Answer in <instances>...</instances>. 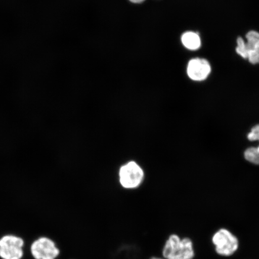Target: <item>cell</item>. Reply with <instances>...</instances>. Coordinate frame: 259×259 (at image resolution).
Segmentation results:
<instances>
[{"instance_id":"30bf717a","label":"cell","mask_w":259,"mask_h":259,"mask_svg":"<svg viewBox=\"0 0 259 259\" xmlns=\"http://www.w3.org/2000/svg\"><path fill=\"white\" fill-rule=\"evenodd\" d=\"M238 47L236 48V52L244 58H248V51L246 44L241 37H239L237 40Z\"/></svg>"},{"instance_id":"7a4b0ae2","label":"cell","mask_w":259,"mask_h":259,"mask_svg":"<svg viewBox=\"0 0 259 259\" xmlns=\"http://www.w3.org/2000/svg\"><path fill=\"white\" fill-rule=\"evenodd\" d=\"M212 242L217 253L223 257L231 256L239 248L238 238L225 228L219 229L213 235Z\"/></svg>"},{"instance_id":"ba28073f","label":"cell","mask_w":259,"mask_h":259,"mask_svg":"<svg viewBox=\"0 0 259 259\" xmlns=\"http://www.w3.org/2000/svg\"><path fill=\"white\" fill-rule=\"evenodd\" d=\"M249 141H259V125L254 126L248 135ZM245 159L251 163L259 164V146L257 148H250L245 151Z\"/></svg>"},{"instance_id":"6da1fadb","label":"cell","mask_w":259,"mask_h":259,"mask_svg":"<svg viewBox=\"0 0 259 259\" xmlns=\"http://www.w3.org/2000/svg\"><path fill=\"white\" fill-rule=\"evenodd\" d=\"M163 255L166 259H193L195 252L192 239L170 235L165 243Z\"/></svg>"},{"instance_id":"8992f818","label":"cell","mask_w":259,"mask_h":259,"mask_svg":"<svg viewBox=\"0 0 259 259\" xmlns=\"http://www.w3.org/2000/svg\"><path fill=\"white\" fill-rule=\"evenodd\" d=\"M210 72V66L206 60L195 58L191 60L188 65V75L194 80L205 79Z\"/></svg>"},{"instance_id":"5b68a950","label":"cell","mask_w":259,"mask_h":259,"mask_svg":"<svg viewBox=\"0 0 259 259\" xmlns=\"http://www.w3.org/2000/svg\"><path fill=\"white\" fill-rule=\"evenodd\" d=\"M143 177V170L135 162H130L124 165L119 171V179L121 185L127 189L138 187Z\"/></svg>"},{"instance_id":"277c9868","label":"cell","mask_w":259,"mask_h":259,"mask_svg":"<svg viewBox=\"0 0 259 259\" xmlns=\"http://www.w3.org/2000/svg\"><path fill=\"white\" fill-rule=\"evenodd\" d=\"M30 251L35 259H56L60 254L56 243L47 237L39 238L32 242Z\"/></svg>"},{"instance_id":"9c48e42d","label":"cell","mask_w":259,"mask_h":259,"mask_svg":"<svg viewBox=\"0 0 259 259\" xmlns=\"http://www.w3.org/2000/svg\"><path fill=\"white\" fill-rule=\"evenodd\" d=\"M184 46L191 50H196L199 48L200 42L199 35L193 32H187L181 38Z\"/></svg>"},{"instance_id":"7c38bea8","label":"cell","mask_w":259,"mask_h":259,"mask_svg":"<svg viewBox=\"0 0 259 259\" xmlns=\"http://www.w3.org/2000/svg\"><path fill=\"white\" fill-rule=\"evenodd\" d=\"M150 259H163V258H159V257H154L151 258Z\"/></svg>"},{"instance_id":"52a82bcc","label":"cell","mask_w":259,"mask_h":259,"mask_svg":"<svg viewBox=\"0 0 259 259\" xmlns=\"http://www.w3.org/2000/svg\"><path fill=\"white\" fill-rule=\"evenodd\" d=\"M247 43L248 58L250 62L255 64L259 63V33L254 31L249 32L246 35Z\"/></svg>"},{"instance_id":"8fae6325","label":"cell","mask_w":259,"mask_h":259,"mask_svg":"<svg viewBox=\"0 0 259 259\" xmlns=\"http://www.w3.org/2000/svg\"><path fill=\"white\" fill-rule=\"evenodd\" d=\"M129 1L135 3V4H140V3H143L145 0H129Z\"/></svg>"},{"instance_id":"3957f363","label":"cell","mask_w":259,"mask_h":259,"mask_svg":"<svg viewBox=\"0 0 259 259\" xmlns=\"http://www.w3.org/2000/svg\"><path fill=\"white\" fill-rule=\"evenodd\" d=\"M23 239L8 235L0 238V257L2 259H21L24 256Z\"/></svg>"}]
</instances>
